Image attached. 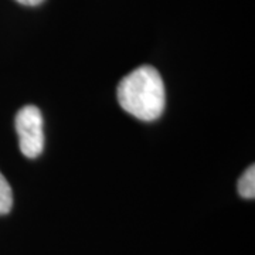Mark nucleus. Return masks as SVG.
Instances as JSON below:
<instances>
[{"instance_id": "f03ea898", "label": "nucleus", "mask_w": 255, "mask_h": 255, "mask_svg": "<svg viewBox=\"0 0 255 255\" xmlns=\"http://www.w3.org/2000/svg\"><path fill=\"white\" fill-rule=\"evenodd\" d=\"M16 132L20 152L28 159L41 155L44 149V129L41 111L34 105H26L16 115Z\"/></svg>"}, {"instance_id": "20e7f679", "label": "nucleus", "mask_w": 255, "mask_h": 255, "mask_svg": "<svg viewBox=\"0 0 255 255\" xmlns=\"http://www.w3.org/2000/svg\"><path fill=\"white\" fill-rule=\"evenodd\" d=\"M13 207V191L9 182L0 172V216L10 213Z\"/></svg>"}, {"instance_id": "7ed1b4c3", "label": "nucleus", "mask_w": 255, "mask_h": 255, "mask_svg": "<svg viewBox=\"0 0 255 255\" xmlns=\"http://www.w3.org/2000/svg\"><path fill=\"white\" fill-rule=\"evenodd\" d=\"M238 193L243 199H254L255 197V166L251 164L244 173L241 174L237 184Z\"/></svg>"}, {"instance_id": "f257e3e1", "label": "nucleus", "mask_w": 255, "mask_h": 255, "mask_svg": "<svg viewBox=\"0 0 255 255\" xmlns=\"http://www.w3.org/2000/svg\"><path fill=\"white\" fill-rule=\"evenodd\" d=\"M117 95L122 110L140 121L152 122L163 114L164 84L159 71L152 65H142L124 77Z\"/></svg>"}, {"instance_id": "39448f33", "label": "nucleus", "mask_w": 255, "mask_h": 255, "mask_svg": "<svg viewBox=\"0 0 255 255\" xmlns=\"http://www.w3.org/2000/svg\"><path fill=\"white\" fill-rule=\"evenodd\" d=\"M17 3L20 4H24V6H38V4H41L44 0H16Z\"/></svg>"}]
</instances>
